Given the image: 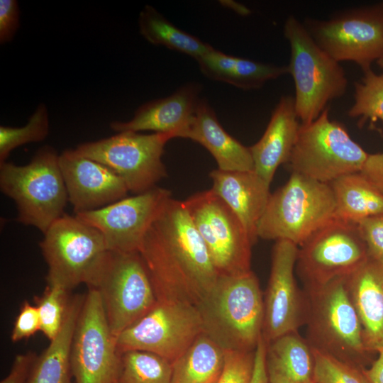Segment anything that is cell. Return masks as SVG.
I'll return each instance as SVG.
<instances>
[{
	"label": "cell",
	"instance_id": "15",
	"mask_svg": "<svg viewBox=\"0 0 383 383\" xmlns=\"http://www.w3.org/2000/svg\"><path fill=\"white\" fill-rule=\"evenodd\" d=\"M318 45L337 62L352 61L363 71L383 57V7L355 9L305 26Z\"/></svg>",
	"mask_w": 383,
	"mask_h": 383
},
{
	"label": "cell",
	"instance_id": "28",
	"mask_svg": "<svg viewBox=\"0 0 383 383\" xmlns=\"http://www.w3.org/2000/svg\"><path fill=\"white\" fill-rule=\"evenodd\" d=\"M224 350L202 332L172 364V383H217Z\"/></svg>",
	"mask_w": 383,
	"mask_h": 383
},
{
	"label": "cell",
	"instance_id": "22",
	"mask_svg": "<svg viewBox=\"0 0 383 383\" xmlns=\"http://www.w3.org/2000/svg\"><path fill=\"white\" fill-rule=\"evenodd\" d=\"M300 125L294 99L282 96L273 110L262 136L249 147L254 171L270 185L278 167L287 163Z\"/></svg>",
	"mask_w": 383,
	"mask_h": 383
},
{
	"label": "cell",
	"instance_id": "33",
	"mask_svg": "<svg viewBox=\"0 0 383 383\" xmlns=\"http://www.w3.org/2000/svg\"><path fill=\"white\" fill-rule=\"evenodd\" d=\"M72 296L70 291L57 284H47L40 296H35L40 320V331L50 340L58 335L63 326Z\"/></svg>",
	"mask_w": 383,
	"mask_h": 383
},
{
	"label": "cell",
	"instance_id": "13",
	"mask_svg": "<svg viewBox=\"0 0 383 383\" xmlns=\"http://www.w3.org/2000/svg\"><path fill=\"white\" fill-rule=\"evenodd\" d=\"M202 332L196 306L157 301L146 314L116 337V346L120 353L149 352L172 364Z\"/></svg>",
	"mask_w": 383,
	"mask_h": 383
},
{
	"label": "cell",
	"instance_id": "16",
	"mask_svg": "<svg viewBox=\"0 0 383 383\" xmlns=\"http://www.w3.org/2000/svg\"><path fill=\"white\" fill-rule=\"evenodd\" d=\"M171 197L170 190L155 187L75 216L100 231L109 250L138 252L148 228Z\"/></svg>",
	"mask_w": 383,
	"mask_h": 383
},
{
	"label": "cell",
	"instance_id": "18",
	"mask_svg": "<svg viewBox=\"0 0 383 383\" xmlns=\"http://www.w3.org/2000/svg\"><path fill=\"white\" fill-rule=\"evenodd\" d=\"M59 165L75 213L101 209L126 197L123 180L104 165L74 149L59 155Z\"/></svg>",
	"mask_w": 383,
	"mask_h": 383
},
{
	"label": "cell",
	"instance_id": "41",
	"mask_svg": "<svg viewBox=\"0 0 383 383\" xmlns=\"http://www.w3.org/2000/svg\"><path fill=\"white\" fill-rule=\"evenodd\" d=\"M266 345L262 335L255 350L254 369L250 383H268L265 366Z\"/></svg>",
	"mask_w": 383,
	"mask_h": 383
},
{
	"label": "cell",
	"instance_id": "36",
	"mask_svg": "<svg viewBox=\"0 0 383 383\" xmlns=\"http://www.w3.org/2000/svg\"><path fill=\"white\" fill-rule=\"evenodd\" d=\"M370 257L383 260V213L357 223Z\"/></svg>",
	"mask_w": 383,
	"mask_h": 383
},
{
	"label": "cell",
	"instance_id": "40",
	"mask_svg": "<svg viewBox=\"0 0 383 383\" xmlns=\"http://www.w3.org/2000/svg\"><path fill=\"white\" fill-rule=\"evenodd\" d=\"M360 173L383 193V152L368 154Z\"/></svg>",
	"mask_w": 383,
	"mask_h": 383
},
{
	"label": "cell",
	"instance_id": "29",
	"mask_svg": "<svg viewBox=\"0 0 383 383\" xmlns=\"http://www.w3.org/2000/svg\"><path fill=\"white\" fill-rule=\"evenodd\" d=\"M138 22L140 35L148 43L182 52L196 60L213 48L172 24L150 5L140 11Z\"/></svg>",
	"mask_w": 383,
	"mask_h": 383
},
{
	"label": "cell",
	"instance_id": "19",
	"mask_svg": "<svg viewBox=\"0 0 383 383\" xmlns=\"http://www.w3.org/2000/svg\"><path fill=\"white\" fill-rule=\"evenodd\" d=\"M201 89L199 83L184 84L171 95L139 106L131 120L111 122L110 128L117 133L151 131L186 138L201 100Z\"/></svg>",
	"mask_w": 383,
	"mask_h": 383
},
{
	"label": "cell",
	"instance_id": "11",
	"mask_svg": "<svg viewBox=\"0 0 383 383\" xmlns=\"http://www.w3.org/2000/svg\"><path fill=\"white\" fill-rule=\"evenodd\" d=\"M183 203L218 274L238 275L251 271L253 244L225 201L210 189L192 194Z\"/></svg>",
	"mask_w": 383,
	"mask_h": 383
},
{
	"label": "cell",
	"instance_id": "5",
	"mask_svg": "<svg viewBox=\"0 0 383 383\" xmlns=\"http://www.w3.org/2000/svg\"><path fill=\"white\" fill-rule=\"evenodd\" d=\"M335 201L329 184L292 172L289 180L271 194L257 224V235L286 240L300 246L335 216Z\"/></svg>",
	"mask_w": 383,
	"mask_h": 383
},
{
	"label": "cell",
	"instance_id": "24",
	"mask_svg": "<svg viewBox=\"0 0 383 383\" xmlns=\"http://www.w3.org/2000/svg\"><path fill=\"white\" fill-rule=\"evenodd\" d=\"M265 366L268 383L313 382V350L298 331L267 343Z\"/></svg>",
	"mask_w": 383,
	"mask_h": 383
},
{
	"label": "cell",
	"instance_id": "3",
	"mask_svg": "<svg viewBox=\"0 0 383 383\" xmlns=\"http://www.w3.org/2000/svg\"><path fill=\"white\" fill-rule=\"evenodd\" d=\"M348 277L304 287L306 339L311 348L365 369L374 359L364 346L361 323L348 290Z\"/></svg>",
	"mask_w": 383,
	"mask_h": 383
},
{
	"label": "cell",
	"instance_id": "31",
	"mask_svg": "<svg viewBox=\"0 0 383 383\" xmlns=\"http://www.w3.org/2000/svg\"><path fill=\"white\" fill-rule=\"evenodd\" d=\"M364 72L361 82L355 83V102L348 111L352 118H359L362 126L380 120L383 123V74H377L371 68Z\"/></svg>",
	"mask_w": 383,
	"mask_h": 383
},
{
	"label": "cell",
	"instance_id": "26",
	"mask_svg": "<svg viewBox=\"0 0 383 383\" xmlns=\"http://www.w3.org/2000/svg\"><path fill=\"white\" fill-rule=\"evenodd\" d=\"M84 294L71 297L61 331L38 355L27 383H74L70 366L73 334Z\"/></svg>",
	"mask_w": 383,
	"mask_h": 383
},
{
	"label": "cell",
	"instance_id": "17",
	"mask_svg": "<svg viewBox=\"0 0 383 383\" xmlns=\"http://www.w3.org/2000/svg\"><path fill=\"white\" fill-rule=\"evenodd\" d=\"M299 246L286 240H276L272 252L270 274L264 301L262 338L267 343L304 323V292L295 277Z\"/></svg>",
	"mask_w": 383,
	"mask_h": 383
},
{
	"label": "cell",
	"instance_id": "27",
	"mask_svg": "<svg viewBox=\"0 0 383 383\" xmlns=\"http://www.w3.org/2000/svg\"><path fill=\"white\" fill-rule=\"evenodd\" d=\"M329 184L335 201V217L357 224L383 213V193L360 172L342 176Z\"/></svg>",
	"mask_w": 383,
	"mask_h": 383
},
{
	"label": "cell",
	"instance_id": "30",
	"mask_svg": "<svg viewBox=\"0 0 383 383\" xmlns=\"http://www.w3.org/2000/svg\"><path fill=\"white\" fill-rule=\"evenodd\" d=\"M172 365L152 353L131 350L121 353L116 383H172Z\"/></svg>",
	"mask_w": 383,
	"mask_h": 383
},
{
	"label": "cell",
	"instance_id": "35",
	"mask_svg": "<svg viewBox=\"0 0 383 383\" xmlns=\"http://www.w3.org/2000/svg\"><path fill=\"white\" fill-rule=\"evenodd\" d=\"M255 350H224L223 368L217 383H250Z\"/></svg>",
	"mask_w": 383,
	"mask_h": 383
},
{
	"label": "cell",
	"instance_id": "39",
	"mask_svg": "<svg viewBox=\"0 0 383 383\" xmlns=\"http://www.w3.org/2000/svg\"><path fill=\"white\" fill-rule=\"evenodd\" d=\"M37 357L32 351L16 355L9 374L0 383H27Z\"/></svg>",
	"mask_w": 383,
	"mask_h": 383
},
{
	"label": "cell",
	"instance_id": "20",
	"mask_svg": "<svg viewBox=\"0 0 383 383\" xmlns=\"http://www.w3.org/2000/svg\"><path fill=\"white\" fill-rule=\"evenodd\" d=\"M213 192L231 209L240 219L254 244L257 238V224L270 197V184L254 170L222 171L209 174Z\"/></svg>",
	"mask_w": 383,
	"mask_h": 383
},
{
	"label": "cell",
	"instance_id": "44",
	"mask_svg": "<svg viewBox=\"0 0 383 383\" xmlns=\"http://www.w3.org/2000/svg\"><path fill=\"white\" fill-rule=\"evenodd\" d=\"M313 383H314V382H313Z\"/></svg>",
	"mask_w": 383,
	"mask_h": 383
},
{
	"label": "cell",
	"instance_id": "1",
	"mask_svg": "<svg viewBox=\"0 0 383 383\" xmlns=\"http://www.w3.org/2000/svg\"><path fill=\"white\" fill-rule=\"evenodd\" d=\"M138 252L158 301L196 306L218 277L183 201L172 197L150 225Z\"/></svg>",
	"mask_w": 383,
	"mask_h": 383
},
{
	"label": "cell",
	"instance_id": "12",
	"mask_svg": "<svg viewBox=\"0 0 383 383\" xmlns=\"http://www.w3.org/2000/svg\"><path fill=\"white\" fill-rule=\"evenodd\" d=\"M299 247L296 267L304 287L350 276L369 257L357 225L335 216Z\"/></svg>",
	"mask_w": 383,
	"mask_h": 383
},
{
	"label": "cell",
	"instance_id": "42",
	"mask_svg": "<svg viewBox=\"0 0 383 383\" xmlns=\"http://www.w3.org/2000/svg\"><path fill=\"white\" fill-rule=\"evenodd\" d=\"M372 364L363 369V373L368 383H383V349Z\"/></svg>",
	"mask_w": 383,
	"mask_h": 383
},
{
	"label": "cell",
	"instance_id": "8",
	"mask_svg": "<svg viewBox=\"0 0 383 383\" xmlns=\"http://www.w3.org/2000/svg\"><path fill=\"white\" fill-rule=\"evenodd\" d=\"M345 127L329 118V109L309 124H301L289 165L292 172L320 182L360 172L367 157Z\"/></svg>",
	"mask_w": 383,
	"mask_h": 383
},
{
	"label": "cell",
	"instance_id": "38",
	"mask_svg": "<svg viewBox=\"0 0 383 383\" xmlns=\"http://www.w3.org/2000/svg\"><path fill=\"white\" fill-rule=\"evenodd\" d=\"M20 25V9L16 0H0V43L13 40Z\"/></svg>",
	"mask_w": 383,
	"mask_h": 383
},
{
	"label": "cell",
	"instance_id": "14",
	"mask_svg": "<svg viewBox=\"0 0 383 383\" xmlns=\"http://www.w3.org/2000/svg\"><path fill=\"white\" fill-rule=\"evenodd\" d=\"M121 353L101 296L88 287L73 334L70 366L74 383H116Z\"/></svg>",
	"mask_w": 383,
	"mask_h": 383
},
{
	"label": "cell",
	"instance_id": "10",
	"mask_svg": "<svg viewBox=\"0 0 383 383\" xmlns=\"http://www.w3.org/2000/svg\"><path fill=\"white\" fill-rule=\"evenodd\" d=\"M170 134L124 131L111 137L83 143L74 150L117 174L129 192L141 194L156 187L167 176L162 160Z\"/></svg>",
	"mask_w": 383,
	"mask_h": 383
},
{
	"label": "cell",
	"instance_id": "34",
	"mask_svg": "<svg viewBox=\"0 0 383 383\" xmlns=\"http://www.w3.org/2000/svg\"><path fill=\"white\" fill-rule=\"evenodd\" d=\"M314 383H368L360 369L312 348Z\"/></svg>",
	"mask_w": 383,
	"mask_h": 383
},
{
	"label": "cell",
	"instance_id": "37",
	"mask_svg": "<svg viewBox=\"0 0 383 383\" xmlns=\"http://www.w3.org/2000/svg\"><path fill=\"white\" fill-rule=\"evenodd\" d=\"M40 331L38 309L25 300L20 308L11 334L13 343L29 338Z\"/></svg>",
	"mask_w": 383,
	"mask_h": 383
},
{
	"label": "cell",
	"instance_id": "25",
	"mask_svg": "<svg viewBox=\"0 0 383 383\" xmlns=\"http://www.w3.org/2000/svg\"><path fill=\"white\" fill-rule=\"evenodd\" d=\"M196 61L206 77L243 90L260 89L267 81L288 73L287 66L235 57L215 48Z\"/></svg>",
	"mask_w": 383,
	"mask_h": 383
},
{
	"label": "cell",
	"instance_id": "21",
	"mask_svg": "<svg viewBox=\"0 0 383 383\" xmlns=\"http://www.w3.org/2000/svg\"><path fill=\"white\" fill-rule=\"evenodd\" d=\"M351 301L359 316L365 350L383 349V260L368 257L347 277Z\"/></svg>",
	"mask_w": 383,
	"mask_h": 383
},
{
	"label": "cell",
	"instance_id": "2",
	"mask_svg": "<svg viewBox=\"0 0 383 383\" xmlns=\"http://www.w3.org/2000/svg\"><path fill=\"white\" fill-rule=\"evenodd\" d=\"M263 299L252 270L218 275L196 306L203 332L224 350L254 351L262 333Z\"/></svg>",
	"mask_w": 383,
	"mask_h": 383
},
{
	"label": "cell",
	"instance_id": "4",
	"mask_svg": "<svg viewBox=\"0 0 383 383\" xmlns=\"http://www.w3.org/2000/svg\"><path fill=\"white\" fill-rule=\"evenodd\" d=\"M0 189L16 203L17 221L43 234L65 213L69 201L59 155L48 145L40 148L26 165L0 163Z\"/></svg>",
	"mask_w": 383,
	"mask_h": 383
},
{
	"label": "cell",
	"instance_id": "9",
	"mask_svg": "<svg viewBox=\"0 0 383 383\" xmlns=\"http://www.w3.org/2000/svg\"><path fill=\"white\" fill-rule=\"evenodd\" d=\"M88 287L99 292L110 330L116 337L157 301L138 252L109 250L94 282Z\"/></svg>",
	"mask_w": 383,
	"mask_h": 383
},
{
	"label": "cell",
	"instance_id": "6",
	"mask_svg": "<svg viewBox=\"0 0 383 383\" xmlns=\"http://www.w3.org/2000/svg\"><path fill=\"white\" fill-rule=\"evenodd\" d=\"M284 34L291 48L287 67L295 86L296 113L301 124H309L329 101L345 93L348 79L339 62L318 45L294 16L286 20Z\"/></svg>",
	"mask_w": 383,
	"mask_h": 383
},
{
	"label": "cell",
	"instance_id": "7",
	"mask_svg": "<svg viewBox=\"0 0 383 383\" xmlns=\"http://www.w3.org/2000/svg\"><path fill=\"white\" fill-rule=\"evenodd\" d=\"M39 246L48 267L47 284L69 291L91 286L109 251L99 231L67 213L50 226Z\"/></svg>",
	"mask_w": 383,
	"mask_h": 383
},
{
	"label": "cell",
	"instance_id": "43",
	"mask_svg": "<svg viewBox=\"0 0 383 383\" xmlns=\"http://www.w3.org/2000/svg\"><path fill=\"white\" fill-rule=\"evenodd\" d=\"M378 65L383 69V57L380 58L377 61Z\"/></svg>",
	"mask_w": 383,
	"mask_h": 383
},
{
	"label": "cell",
	"instance_id": "32",
	"mask_svg": "<svg viewBox=\"0 0 383 383\" xmlns=\"http://www.w3.org/2000/svg\"><path fill=\"white\" fill-rule=\"evenodd\" d=\"M50 131L47 106L40 104L21 127L0 126V163L6 161L12 150L29 143L43 140Z\"/></svg>",
	"mask_w": 383,
	"mask_h": 383
},
{
	"label": "cell",
	"instance_id": "23",
	"mask_svg": "<svg viewBox=\"0 0 383 383\" xmlns=\"http://www.w3.org/2000/svg\"><path fill=\"white\" fill-rule=\"evenodd\" d=\"M186 138L203 145L222 171H253L254 162L249 147L227 133L206 100H201Z\"/></svg>",
	"mask_w": 383,
	"mask_h": 383
}]
</instances>
